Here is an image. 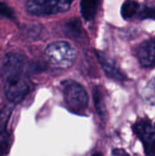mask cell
I'll return each mask as SVG.
<instances>
[{
    "label": "cell",
    "instance_id": "obj_7",
    "mask_svg": "<svg viewBox=\"0 0 155 156\" xmlns=\"http://www.w3.org/2000/svg\"><path fill=\"white\" fill-rule=\"evenodd\" d=\"M137 55L142 66L147 68L155 66V38L143 43L138 48Z\"/></svg>",
    "mask_w": 155,
    "mask_h": 156
},
{
    "label": "cell",
    "instance_id": "obj_14",
    "mask_svg": "<svg viewBox=\"0 0 155 156\" xmlns=\"http://www.w3.org/2000/svg\"><path fill=\"white\" fill-rule=\"evenodd\" d=\"M145 94L146 99H148L149 101L155 104V78H153L146 86L145 88Z\"/></svg>",
    "mask_w": 155,
    "mask_h": 156
},
{
    "label": "cell",
    "instance_id": "obj_17",
    "mask_svg": "<svg viewBox=\"0 0 155 156\" xmlns=\"http://www.w3.org/2000/svg\"><path fill=\"white\" fill-rule=\"evenodd\" d=\"M112 156H131L123 149H114L112 151Z\"/></svg>",
    "mask_w": 155,
    "mask_h": 156
},
{
    "label": "cell",
    "instance_id": "obj_15",
    "mask_svg": "<svg viewBox=\"0 0 155 156\" xmlns=\"http://www.w3.org/2000/svg\"><path fill=\"white\" fill-rule=\"evenodd\" d=\"M141 18L144 19V18H152L155 19V7H144L141 14H140Z\"/></svg>",
    "mask_w": 155,
    "mask_h": 156
},
{
    "label": "cell",
    "instance_id": "obj_16",
    "mask_svg": "<svg viewBox=\"0 0 155 156\" xmlns=\"http://www.w3.org/2000/svg\"><path fill=\"white\" fill-rule=\"evenodd\" d=\"M0 16H5L8 18H13L14 17V12L5 4L0 2Z\"/></svg>",
    "mask_w": 155,
    "mask_h": 156
},
{
    "label": "cell",
    "instance_id": "obj_11",
    "mask_svg": "<svg viewBox=\"0 0 155 156\" xmlns=\"http://www.w3.org/2000/svg\"><path fill=\"white\" fill-rule=\"evenodd\" d=\"M93 96H94V101H95V107L99 113V115L101 118H104L106 115V108L105 103L101 95V91L100 90V87H95L93 90Z\"/></svg>",
    "mask_w": 155,
    "mask_h": 156
},
{
    "label": "cell",
    "instance_id": "obj_19",
    "mask_svg": "<svg viewBox=\"0 0 155 156\" xmlns=\"http://www.w3.org/2000/svg\"><path fill=\"white\" fill-rule=\"evenodd\" d=\"M154 128H155V124H154Z\"/></svg>",
    "mask_w": 155,
    "mask_h": 156
},
{
    "label": "cell",
    "instance_id": "obj_3",
    "mask_svg": "<svg viewBox=\"0 0 155 156\" xmlns=\"http://www.w3.org/2000/svg\"><path fill=\"white\" fill-rule=\"evenodd\" d=\"M63 94L69 108L75 112H84L89 103V96L86 90L79 83L68 80L63 82Z\"/></svg>",
    "mask_w": 155,
    "mask_h": 156
},
{
    "label": "cell",
    "instance_id": "obj_6",
    "mask_svg": "<svg viewBox=\"0 0 155 156\" xmlns=\"http://www.w3.org/2000/svg\"><path fill=\"white\" fill-rule=\"evenodd\" d=\"M96 55H97L100 64L101 65L102 69L104 70L105 74L109 78L116 80H125V76L122 73V71L120 70L116 63L110 57H108L105 53L100 52V51H97Z\"/></svg>",
    "mask_w": 155,
    "mask_h": 156
},
{
    "label": "cell",
    "instance_id": "obj_18",
    "mask_svg": "<svg viewBox=\"0 0 155 156\" xmlns=\"http://www.w3.org/2000/svg\"><path fill=\"white\" fill-rule=\"evenodd\" d=\"M91 156H102V154L100 153H95V154H93Z\"/></svg>",
    "mask_w": 155,
    "mask_h": 156
},
{
    "label": "cell",
    "instance_id": "obj_8",
    "mask_svg": "<svg viewBox=\"0 0 155 156\" xmlns=\"http://www.w3.org/2000/svg\"><path fill=\"white\" fill-rule=\"evenodd\" d=\"M100 0H81L80 2V11L82 16L86 20H91L94 18L98 6H99Z\"/></svg>",
    "mask_w": 155,
    "mask_h": 156
},
{
    "label": "cell",
    "instance_id": "obj_12",
    "mask_svg": "<svg viewBox=\"0 0 155 156\" xmlns=\"http://www.w3.org/2000/svg\"><path fill=\"white\" fill-rule=\"evenodd\" d=\"M13 110H14V104L12 103V104L5 106L0 111V133L5 132Z\"/></svg>",
    "mask_w": 155,
    "mask_h": 156
},
{
    "label": "cell",
    "instance_id": "obj_10",
    "mask_svg": "<svg viewBox=\"0 0 155 156\" xmlns=\"http://www.w3.org/2000/svg\"><path fill=\"white\" fill-rule=\"evenodd\" d=\"M139 8V4L133 0H127L122 6V15L123 18L129 19L132 17Z\"/></svg>",
    "mask_w": 155,
    "mask_h": 156
},
{
    "label": "cell",
    "instance_id": "obj_4",
    "mask_svg": "<svg viewBox=\"0 0 155 156\" xmlns=\"http://www.w3.org/2000/svg\"><path fill=\"white\" fill-rule=\"evenodd\" d=\"M74 0H28L26 10L36 16L55 15L69 9Z\"/></svg>",
    "mask_w": 155,
    "mask_h": 156
},
{
    "label": "cell",
    "instance_id": "obj_1",
    "mask_svg": "<svg viewBox=\"0 0 155 156\" xmlns=\"http://www.w3.org/2000/svg\"><path fill=\"white\" fill-rule=\"evenodd\" d=\"M25 60L17 53H8L3 60L1 79L6 97L12 103L21 101L29 91V85L23 79Z\"/></svg>",
    "mask_w": 155,
    "mask_h": 156
},
{
    "label": "cell",
    "instance_id": "obj_2",
    "mask_svg": "<svg viewBox=\"0 0 155 156\" xmlns=\"http://www.w3.org/2000/svg\"><path fill=\"white\" fill-rule=\"evenodd\" d=\"M45 56L50 65L58 69H68L72 66L76 58L73 47L65 41H56L49 44Z\"/></svg>",
    "mask_w": 155,
    "mask_h": 156
},
{
    "label": "cell",
    "instance_id": "obj_13",
    "mask_svg": "<svg viewBox=\"0 0 155 156\" xmlns=\"http://www.w3.org/2000/svg\"><path fill=\"white\" fill-rule=\"evenodd\" d=\"M11 146V136L6 132L0 133V156H5Z\"/></svg>",
    "mask_w": 155,
    "mask_h": 156
},
{
    "label": "cell",
    "instance_id": "obj_9",
    "mask_svg": "<svg viewBox=\"0 0 155 156\" xmlns=\"http://www.w3.org/2000/svg\"><path fill=\"white\" fill-rule=\"evenodd\" d=\"M66 32L69 37H80L82 32V26L79 19H70L66 24Z\"/></svg>",
    "mask_w": 155,
    "mask_h": 156
},
{
    "label": "cell",
    "instance_id": "obj_5",
    "mask_svg": "<svg viewBox=\"0 0 155 156\" xmlns=\"http://www.w3.org/2000/svg\"><path fill=\"white\" fill-rule=\"evenodd\" d=\"M133 131L143 142L147 156H155V130L149 121L141 120L133 125Z\"/></svg>",
    "mask_w": 155,
    "mask_h": 156
}]
</instances>
